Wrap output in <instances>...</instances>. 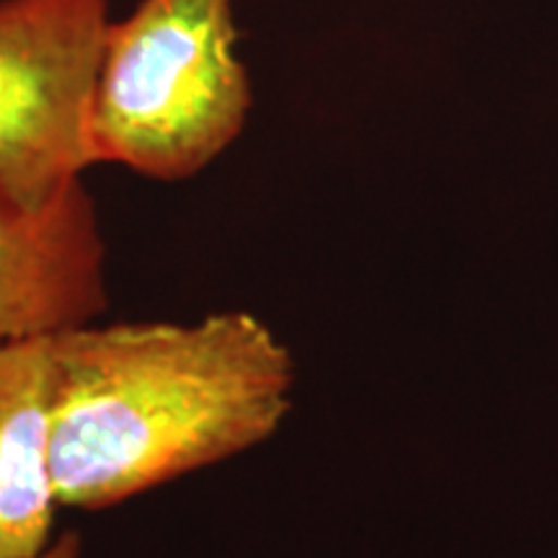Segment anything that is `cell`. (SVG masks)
Returning <instances> with one entry per match:
<instances>
[{
    "instance_id": "obj_1",
    "label": "cell",
    "mask_w": 558,
    "mask_h": 558,
    "mask_svg": "<svg viewBox=\"0 0 558 558\" xmlns=\"http://www.w3.org/2000/svg\"><path fill=\"white\" fill-rule=\"evenodd\" d=\"M292 386L288 344L248 311L90 324L54 339L60 507H117L267 442Z\"/></svg>"
},
{
    "instance_id": "obj_2",
    "label": "cell",
    "mask_w": 558,
    "mask_h": 558,
    "mask_svg": "<svg viewBox=\"0 0 558 558\" xmlns=\"http://www.w3.org/2000/svg\"><path fill=\"white\" fill-rule=\"evenodd\" d=\"M233 3L143 0L109 21L90 107L94 163L181 181L241 135L254 99Z\"/></svg>"
},
{
    "instance_id": "obj_3",
    "label": "cell",
    "mask_w": 558,
    "mask_h": 558,
    "mask_svg": "<svg viewBox=\"0 0 558 558\" xmlns=\"http://www.w3.org/2000/svg\"><path fill=\"white\" fill-rule=\"evenodd\" d=\"M109 0H0V197L41 205L94 163Z\"/></svg>"
},
{
    "instance_id": "obj_4",
    "label": "cell",
    "mask_w": 558,
    "mask_h": 558,
    "mask_svg": "<svg viewBox=\"0 0 558 558\" xmlns=\"http://www.w3.org/2000/svg\"><path fill=\"white\" fill-rule=\"evenodd\" d=\"M107 243L83 179L41 205L0 197V347L60 339L107 311Z\"/></svg>"
},
{
    "instance_id": "obj_5",
    "label": "cell",
    "mask_w": 558,
    "mask_h": 558,
    "mask_svg": "<svg viewBox=\"0 0 558 558\" xmlns=\"http://www.w3.org/2000/svg\"><path fill=\"white\" fill-rule=\"evenodd\" d=\"M52 414L54 339L0 347V558H37L54 541Z\"/></svg>"
},
{
    "instance_id": "obj_6",
    "label": "cell",
    "mask_w": 558,
    "mask_h": 558,
    "mask_svg": "<svg viewBox=\"0 0 558 558\" xmlns=\"http://www.w3.org/2000/svg\"><path fill=\"white\" fill-rule=\"evenodd\" d=\"M81 554V538L75 533H62L52 541V546L37 558H78Z\"/></svg>"
}]
</instances>
